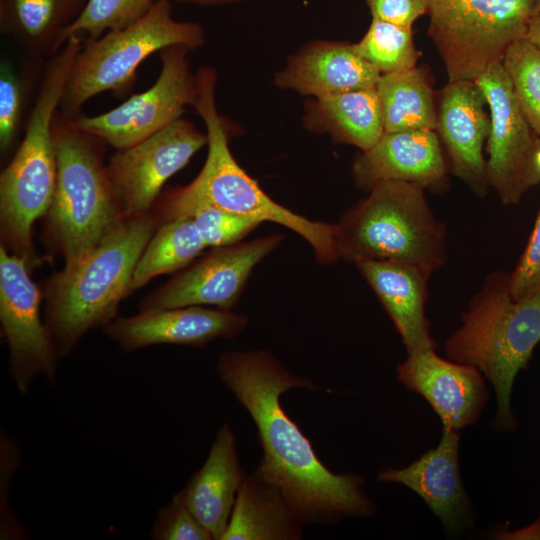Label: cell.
I'll use <instances>...</instances> for the list:
<instances>
[{"label": "cell", "mask_w": 540, "mask_h": 540, "mask_svg": "<svg viewBox=\"0 0 540 540\" xmlns=\"http://www.w3.org/2000/svg\"><path fill=\"white\" fill-rule=\"evenodd\" d=\"M57 181L46 213L47 233L65 268L83 259L125 220L98 142L68 117L53 124Z\"/></svg>", "instance_id": "5b68a950"}, {"label": "cell", "mask_w": 540, "mask_h": 540, "mask_svg": "<svg viewBox=\"0 0 540 540\" xmlns=\"http://www.w3.org/2000/svg\"><path fill=\"white\" fill-rule=\"evenodd\" d=\"M23 90L11 66H0V148L6 152L13 144L22 113Z\"/></svg>", "instance_id": "d6a6232c"}, {"label": "cell", "mask_w": 540, "mask_h": 540, "mask_svg": "<svg viewBox=\"0 0 540 540\" xmlns=\"http://www.w3.org/2000/svg\"><path fill=\"white\" fill-rule=\"evenodd\" d=\"M154 213L160 223L180 217L191 218L207 247L213 248L240 242L261 224L210 203L189 185L168 192Z\"/></svg>", "instance_id": "484cf974"}, {"label": "cell", "mask_w": 540, "mask_h": 540, "mask_svg": "<svg viewBox=\"0 0 540 540\" xmlns=\"http://www.w3.org/2000/svg\"><path fill=\"white\" fill-rule=\"evenodd\" d=\"M283 234L213 248L143 300L141 310L214 306L231 310L253 269L283 241Z\"/></svg>", "instance_id": "5bb4252c"}, {"label": "cell", "mask_w": 540, "mask_h": 540, "mask_svg": "<svg viewBox=\"0 0 540 540\" xmlns=\"http://www.w3.org/2000/svg\"><path fill=\"white\" fill-rule=\"evenodd\" d=\"M175 1L188 3V4H195V5L214 6V5L233 3L240 0H175Z\"/></svg>", "instance_id": "74e56055"}, {"label": "cell", "mask_w": 540, "mask_h": 540, "mask_svg": "<svg viewBox=\"0 0 540 540\" xmlns=\"http://www.w3.org/2000/svg\"><path fill=\"white\" fill-rule=\"evenodd\" d=\"M245 477L234 433L229 424H224L218 430L204 464L178 492L215 540H221L227 528Z\"/></svg>", "instance_id": "44dd1931"}, {"label": "cell", "mask_w": 540, "mask_h": 540, "mask_svg": "<svg viewBox=\"0 0 540 540\" xmlns=\"http://www.w3.org/2000/svg\"><path fill=\"white\" fill-rule=\"evenodd\" d=\"M194 107L207 129L208 154L197 177L188 184L210 203L259 223L279 224L301 236L313 249L319 263L332 264L340 256L335 224L315 221L274 201L237 163L227 131L215 104L216 73L202 67L196 74Z\"/></svg>", "instance_id": "8992f818"}, {"label": "cell", "mask_w": 540, "mask_h": 540, "mask_svg": "<svg viewBox=\"0 0 540 540\" xmlns=\"http://www.w3.org/2000/svg\"><path fill=\"white\" fill-rule=\"evenodd\" d=\"M368 193L335 224L340 258L400 261L431 275L446 262V226L434 215L423 187L383 181Z\"/></svg>", "instance_id": "277c9868"}, {"label": "cell", "mask_w": 540, "mask_h": 540, "mask_svg": "<svg viewBox=\"0 0 540 540\" xmlns=\"http://www.w3.org/2000/svg\"><path fill=\"white\" fill-rule=\"evenodd\" d=\"M247 323L245 315L231 310L186 306L141 310L130 317H117L102 329L129 352L159 344L203 347L217 339L234 338Z\"/></svg>", "instance_id": "2e32d148"}, {"label": "cell", "mask_w": 540, "mask_h": 540, "mask_svg": "<svg viewBox=\"0 0 540 540\" xmlns=\"http://www.w3.org/2000/svg\"><path fill=\"white\" fill-rule=\"evenodd\" d=\"M55 112L48 102L33 106L24 138L0 175L1 246L31 267L39 264L32 225L48 212L57 181Z\"/></svg>", "instance_id": "9c48e42d"}, {"label": "cell", "mask_w": 540, "mask_h": 540, "mask_svg": "<svg viewBox=\"0 0 540 540\" xmlns=\"http://www.w3.org/2000/svg\"><path fill=\"white\" fill-rule=\"evenodd\" d=\"M372 18L403 27L412 24L428 11L427 0H366Z\"/></svg>", "instance_id": "e575fe53"}, {"label": "cell", "mask_w": 540, "mask_h": 540, "mask_svg": "<svg viewBox=\"0 0 540 540\" xmlns=\"http://www.w3.org/2000/svg\"><path fill=\"white\" fill-rule=\"evenodd\" d=\"M207 142V134L180 118L117 150L106 169L123 215L127 218L152 211L164 183Z\"/></svg>", "instance_id": "4fadbf2b"}, {"label": "cell", "mask_w": 540, "mask_h": 540, "mask_svg": "<svg viewBox=\"0 0 540 540\" xmlns=\"http://www.w3.org/2000/svg\"><path fill=\"white\" fill-rule=\"evenodd\" d=\"M217 372L257 427L263 454L256 471L279 489L303 525L374 514L364 479L328 469L281 405V395L292 388L317 390L310 379L291 374L261 349L223 353Z\"/></svg>", "instance_id": "6da1fadb"}, {"label": "cell", "mask_w": 540, "mask_h": 540, "mask_svg": "<svg viewBox=\"0 0 540 540\" xmlns=\"http://www.w3.org/2000/svg\"><path fill=\"white\" fill-rule=\"evenodd\" d=\"M502 65L522 111L540 135V48L519 39L506 50Z\"/></svg>", "instance_id": "4dcf8cb0"}, {"label": "cell", "mask_w": 540, "mask_h": 540, "mask_svg": "<svg viewBox=\"0 0 540 540\" xmlns=\"http://www.w3.org/2000/svg\"><path fill=\"white\" fill-rule=\"evenodd\" d=\"M159 224L154 211L125 218L83 259L46 282V325L59 356L68 355L90 330L117 318L136 265Z\"/></svg>", "instance_id": "3957f363"}, {"label": "cell", "mask_w": 540, "mask_h": 540, "mask_svg": "<svg viewBox=\"0 0 540 540\" xmlns=\"http://www.w3.org/2000/svg\"><path fill=\"white\" fill-rule=\"evenodd\" d=\"M302 526L279 489L255 470L237 493L221 540H297Z\"/></svg>", "instance_id": "603a6c76"}, {"label": "cell", "mask_w": 540, "mask_h": 540, "mask_svg": "<svg viewBox=\"0 0 540 540\" xmlns=\"http://www.w3.org/2000/svg\"><path fill=\"white\" fill-rule=\"evenodd\" d=\"M206 247L191 218L160 223L136 265L130 294L159 275L187 267Z\"/></svg>", "instance_id": "83f0119b"}, {"label": "cell", "mask_w": 540, "mask_h": 540, "mask_svg": "<svg viewBox=\"0 0 540 540\" xmlns=\"http://www.w3.org/2000/svg\"><path fill=\"white\" fill-rule=\"evenodd\" d=\"M185 46L160 51L161 71L146 91L96 116L68 117L70 124L116 150L130 147L180 119L197 96L196 76L190 71Z\"/></svg>", "instance_id": "8fae6325"}, {"label": "cell", "mask_w": 540, "mask_h": 540, "mask_svg": "<svg viewBox=\"0 0 540 540\" xmlns=\"http://www.w3.org/2000/svg\"><path fill=\"white\" fill-rule=\"evenodd\" d=\"M460 432L443 427L439 444L404 468L378 473L381 482L400 483L418 494L449 533L469 527L473 509L459 469Z\"/></svg>", "instance_id": "d6986e66"}, {"label": "cell", "mask_w": 540, "mask_h": 540, "mask_svg": "<svg viewBox=\"0 0 540 540\" xmlns=\"http://www.w3.org/2000/svg\"><path fill=\"white\" fill-rule=\"evenodd\" d=\"M540 286V209L526 247L512 273L509 291L514 300L521 299Z\"/></svg>", "instance_id": "836d02e7"}, {"label": "cell", "mask_w": 540, "mask_h": 540, "mask_svg": "<svg viewBox=\"0 0 540 540\" xmlns=\"http://www.w3.org/2000/svg\"><path fill=\"white\" fill-rule=\"evenodd\" d=\"M308 128L327 132L341 143L366 151L384 133L375 87L345 91L316 98L307 108Z\"/></svg>", "instance_id": "cb8c5ba5"}, {"label": "cell", "mask_w": 540, "mask_h": 540, "mask_svg": "<svg viewBox=\"0 0 540 540\" xmlns=\"http://www.w3.org/2000/svg\"><path fill=\"white\" fill-rule=\"evenodd\" d=\"M156 0H86L77 18L59 34L52 53L58 52L66 41L78 36L94 40L107 31L126 28L151 8Z\"/></svg>", "instance_id": "f546056e"}, {"label": "cell", "mask_w": 540, "mask_h": 540, "mask_svg": "<svg viewBox=\"0 0 540 540\" xmlns=\"http://www.w3.org/2000/svg\"><path fill=\"white\" fill-rule=\"evenodd\" d=\"M396 370L399 382L430 404L443 427L460 431L476 424L488 403L481 371L444 359L435 349L409 354Z\"/></svg>", "instance_id": "9a60e30c"}, {"label": "cell", "mask_w": 540, "mask_h": 540, "mask_svg": "<svg viewBox=\"0 0 540 540\" xmlns=\"http://www.w3.org/2000/svg\"><path fill=\"white\" fill-rule=\"evenodd\" d=\"M448 166L435 130L384 132L352 166L355 185L369 191L383 181H404L433 191L446 187Z\"/></svg>", "instance_id": "ac0fdd59"}, {"label": "cell", "mask_w": 540, "mask_h": 540, "mask_svg": "<svg viewBox=\"0 0 540 540\" xmlns=\"http://www.w3.org/2000/svg\"><path fill=\"white\" fill-rule=\"evenodd\" d=\"M482 90L490 114L486 173L505 205H518L524 194L540 183L536 154L539 135L534 131L514 94L509 77L497 62L474 80Z\"/></svg>", "instance_id": "30bf717a"}, {"label": "cell", "mask_w": 540, "mask_h": 540, "mask_svg": "<svg viewBox=\"0 0 540 540\" xmlns=\"http://www.w3.org/2000/svg\"><path fill=\"white\" fill-rule=\"evenodd\" d=\"M28 264L0 247V322L9 348L10 371L19 392L37 376L54 382L57 358L53 337L40 317L41 291Z\"/></svg>", "instance_id": "7c38bea8"}, {"label": "cell", "mask_w": 540, "mask_h": 540, "mask_svg": "<svg viewBox=\"0 0 540 540\" xmlns=\"http://www.w3.org/2000/svg\"><path fill=\"white\" fill-rule=\"evenodd\" d=\"M86 0H0L2 30L32 48L53 51L61 31L82 11Z\"/></svg>", "instance_id": "4316f807"}, {"label": "cell", "mask_w": 540, "mask_h": 540, "mask_svg": "<svg viewBox=\"0 0 540 540\" xmlns=\"http://www.w3.org/2000/svg\"><path fill=\"white\" fill-rule=\"evenodd\" d=\"M509 275L500 270L486 277L445 342L448 359L475 366L493 386L497 406L492 424L499 432L518 425L511 407L514 381L540 343V286L514 300Z\"/></svg>", "instance_id": "7a4b0ae2"}, {"label": "cell", "mask_w": 540, "mask_h": 540, "mask_svg": "<svg viewBox=\"0 0 540 540\" xmlns=\"http://www.w3.org/2000/svg\"><path fill=\"white\" fill-rule=\"evenodd\" d=\"M428 35L448 81L475 80L525 38L533 0H427Z\"/></svg>", "instance_id": "ba28073f"}, {"label": "cell", "mask_w": 540, "mask_h": 540, "mask_svg": "<svg viewBox=\"0 0 540 540\" xmlns=\"http://www.w3.org/2000/svg\"><path fill=\"white\" fill-rule=\"evenodd\" d=\"M540 13V0H533V15Z\"/></svg>", "instance_id": "f35d334b"}, {"label": "cell", "mask_w": 540, "mask_h": 540, "mask_svg": "<svg viewBox=\"0 0 540 540\" xmlns=\"http://www.w3.org/2000/svg\"><path fill=\"white\" fill-rule=\"evenodd\" d=\"M510 535L518 536L517 538H540V518L530 527Z\"/></svg>", "instance_id": "8d00e7d4"}, {"label": "cell", "mask_w": 540, "mask_h": 540, "mask_svg": "<svg viewBox=\"0 0 540 540\" xmlns=\"http://www.w3.org/2000/svg\"><path fill=\"white\" fill-rule=\"evenodd\" d=\"M525 38L540 48V13L530 18Z\"/></svg>", "instance_id": "d590c367"}, {"label": "cell", "mask_w": 540, "mask_h": 540, "mask_svg": "<svg viewBox=\"0 0 540 540\" xmlns=\"http://www.w3.org/2000/svg\"><path fill=\"white\" fill-rule=\"evenodd\" d=\"M384 132L437 127L433 91L423 71L416 66L381 74L375 86Z\"/></svg>", "instance_id": "d4e9b609"}, {"label": "cell", "mask_w": 540, "mask_h": 540, "mask_svg": "<svg viewBox=\"0 0 540 540\" xmlns=\"http://www.w3.org/2000/svg\"><path fill=\"white\" fill-rule=\"evenodd\" d=\"M150 535L156 540L213 539L186 506L179 493L158 512Z\"/></svg>", "instance_id": "1f68e13d"}, {"label": "cell", "mask_w": 540, "mask_h": 540, "mask_svg": "<svg viewBox=\"0 0 540 540\" xmlns=\"http://www.w3.org/2000/svg\"><path fill=\"white\" fill-rule=\"evenodd\" d=\"M354 264L393 321L407 355L435 349L425 315L431 274L400 261L365 259Z\"/></svg>", "instance_id": "ffe728a7"}, {"label": "cell", "mask_w": 540, "mask_h": 540, "mask_svg": "<svg viewBox=\"0 0 540 540\" xmlns=\"http://www.w3.org/2000/svg\"><path fill=\"white\" fill-rule=\"evenodd\" d=\"M169 0H156L132 25L94 40L85 41L78 53L61 102L74 115L91 97L105 92H126L144 60L155 52L181 45L190 50L204 44L203 28L195 22L178 21Z\"/></svg>", "instance_id": "52a82bcc"}, {"label": "cell", "mask_w": 540, "mask_h": 540, "mask_svg": "<svg viewBox=\"0 0 540 540\" xmlns=\"http://www.w3.org/2000/svg\"><path fill=\"white\" fill-rule=\"evenodd\" d=\"M486 98L474 80L448 81L437 111L436 133L450 172L478 197L489 189L483 146L490 130Z\"/></svg>", "instance_id": "e0dca14e"}, {"label": "cell", "mask_w": 540, "mask_h": 540, "mask_svg": "<svg viewBox=\"0 0 540 540\" xmlns=\"http://www.w3.org/2000/svg\"><path fill=\"white\" fill-rule=\"evenodd\" d=\"M381 73L352 44L315 42L292 56L276 84L315 98L375 87Z\"/></svg>", "instance_id": "7402d4cb"}, {"label": "cell", "mask_w": 540, "mask_h": 540, "mask_svg": "<svg viewBox=\"0 0 540 540\" xmlns=\"http://www.w3.org/2000/svg\"><path fill=\"white\" fill-rule=\"evenodd\" d=\"M352 46L381 74L413 68L419 57L411 28L374 18L363 38Z\"/></svg>", "instance_id": "f1b7e54d"}]
</instances>
